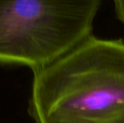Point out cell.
Wrapping results in <instances>:
<instances>
[{
	"mask_svg": "<svg viewBox=\"0 0 124 123\" xmlns=\"http://www.w3.org/2000/svg\"><path fill=\"white\" fill-rule=\"evenodd\" d=\"M116 16L124 24V0H113Z\"/></svg>",
	"mask_w": 124,
	"mask_h": 123,
	"instance_id": "obj_3",
	"label": "cell"
},
{
	"mask_svg": "<svg viewBox=\"0 0 124 123\" xmlns=\"http://www.w3.org/2000/svg\"><path fill=\"white\" fill-rule=\"evenodd\" d=\"M101 0H0V62L36 69L90 36Z\"/></svg>",
	"mask_w": 124,
	"mask_h": 123,
	"instance_id": "obj_2",
	"label": "cell"
},
{
	"mask_svg": "<svg viewBox=\"0 0 124 123\" xmlns=\"http://www.w3.org/2000/svg\"><path fill=\"white\" fill-rule=\"evenodd\" d=\"M34 70L36 123H124V41L90 35Z\"/></svg>",
	"mask_w": 124,
	"mask_h": 123,
	"instance_id": "obj_1",
	"label": "cell"
}]
</instances>
